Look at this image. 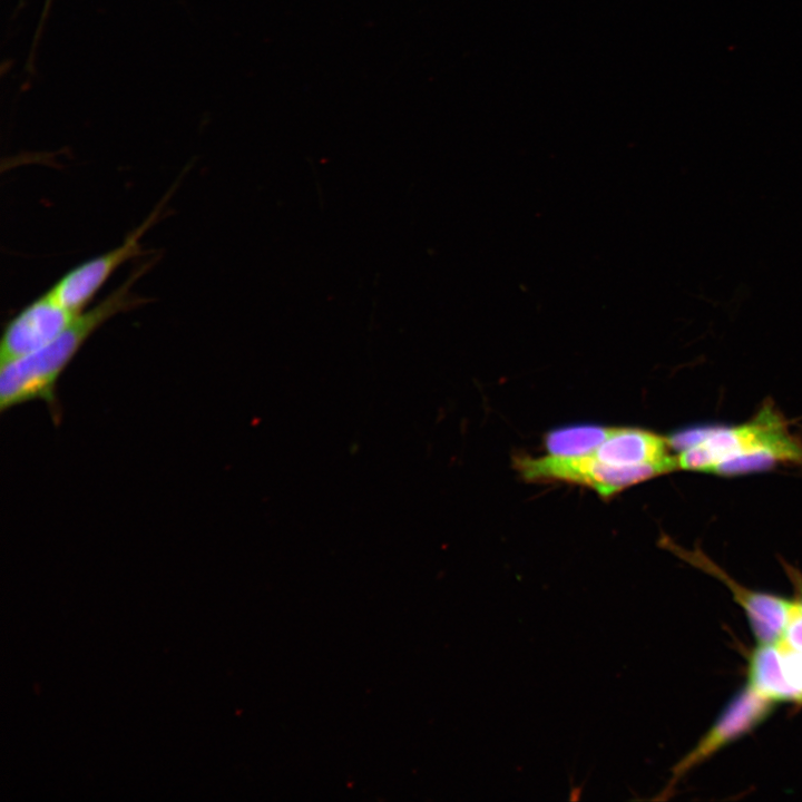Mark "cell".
<instances>
[{"label": "cell", "instance_id": "6da1fadb", "mask_svg": "<svg viewBox=\"0 0 802 802\" xmlns=\"http://www.w3.org/2000/svg\"><path fill=\"white\" fill-rule=\"evenodd\" d=\"M666 439L679 470L734 477L802 466V441L771 402L743 423L687 428Z\"/></svg>", "mask_w": 802, "mask_h": 802}, {"label": "cell", "instance_id": "7a4b0ae2", "mask_svg": "<svg viewBox=\"0 0 802 802\" xmlns=\"http://www.w3.org/2000/svg\"><path fill=\"white\" fill-rule=\"evenodd\" d=\"M154 257L145 261L128 275L117 288L88 310H84L71 324L43 348L1 363L0 410L4 412L17 405L43 401L56 414V388L60 375L86 341L108 320L119 313L141 306L146 300L131 291L134 284L153 265Z\"/></svg>", "mask_w": 802, "mask_h": 802}, {"label": "cell", "instance_id": "3957f363", "mask_svg": "<svg viewBox=\"0 0 802 802\" xmlns=\"http://www.w3.org/2000/svg\"><path fill=\"white\" fill-rule=\"evenodd\" d=\"M514 467L527 481L560 480L585 485L609 498L625 488L679 470L677 456L662 462L616 467L598 461L593 454L541 458L515 456Z\"/></svg>", "mask_w": 802, "mask_h": 802}, {"label": "cell", "instance_id": "277c9868", "mask_svg": "<svg viewBox=\"0 0 802 802\" xmlns=\"http://www.w3.org/2000/svg\"><path fill=\"white\" fill-rule=\"evenodd\" d=\"M775 704L749 684L741 688L696 745L672 767V777L662 792L664 798H669L675 784L689 771L763 723Z\"/></svg>", "mask_w": 802, "mask_h": 802}, {"label": "cell", "instance_id": "5b68a950", "mask_svg": "<svg viewBox=\"0 0 802 802\" xmlns=\"http://www.w3.org/2000/svg\"><path fill=\"white\" fill-rule=\"evenodd\" d=\"M167 199L168 195L118 246L69 270L48 290L50 294L70 311H84L121 265L146 254L140 239L159 221Z\"/></svg>", "mask_w": 802, "mask_h": 802}, {"label": "cell", "instance_id": "8992f818", "mask_svg": "<svg viewBox=\"0 0 802 802\" xmlns=\"http://www.w3.org/2000/svg\"><path fill=\"white\" fill-rule=\"evenodd\" d=\"M659 545L728 587L735 602L745 612L757 644L773 643L779 638L789 615L791 599L742 586L700 548L685 549L668 537H663Z\"/></svg>", "mask_w": 802, "mask_h": 802}, {"label": "cell", "instance_id": "52a82bcc", "mask_svg": "<svg viewBox=\"0 0 802 802\" xmlns=\"http://www.w3.org/2000/svg\"><path fill=\"white\" fill-rule=\"evenodd\" d=\"M77 315L47 291L7 323L1 336L0 362L16 360L49 344Z\"/></svg>", "mask_w": 802, "mask_h": 802}, {"label": "cell", "instance_id": "ba28073f", "mask_svg": "<svg viewBox=\"0 0 802 802\" xmlns=\"http://www.w3.org/2000/svg\"><path fill=\"white\" fill-rule=\"evenodd\" d=\"M747 684L774 703L802 704V649L757 644L749 655Z\"/></svg>", "mask_w": 802, "mask_h": 802}, {"label": "cell", "instance_id": "9c48e42d", "mask_svg": "<svg viewBox=\"0 0 802 802\" xmlns=\"http://www.w3.org/2000/svg\"><path fill=\"white\" fill-rule=\"evenodd\" d=\"M665 437L636 428H613L608 438L593 452L600 462L616 467L666 461L675 456Z\"/></svg>", "mask_w": 802, "mask_h": 802}, {"label": "cell", "instance_id": "30bf717a", "mask_svg": "<svg viewBox=\"0 0 802 802\" xmlns=\"http://www.w3.org/2000/svg\"><path fill=\"white\" fill-rule=\"evenodd\" d=\"M612 430L590 424L560 428L546 434L545 447L554 456H588L608 438Z\"/></svg>", "mask_w": 802, "mask_h": 802}, {"label": "cell", "instance_id": "8fae6325", "mask_svg": "<svg viewBox=\"0 0 802 802\" xmlns=\"http://www.w3.org/2000/svg\"><path fill=\"white\" fill-rule=\"evenodd\" d=\"M782 564L795 590V596L793 599L802 606V573L786 563L782 561Z\"/></svg>", "mask_w": 802, "mask_h": 802}]
</instances>
